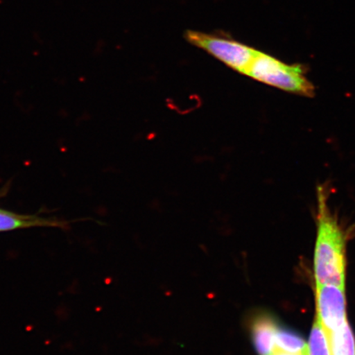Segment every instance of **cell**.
<instances>
[{"instance_id":"cell-6","label":"cell","mask_w":355,"mask_h":355,"mask_svg":"<svg viewBox=\"0 0 355 355\" xmlns=\"http://www.w3.org/2000/svg\"><path fill=\"white\" fill-rule=\"evenodd\" d=\"M277 325L272 318L259 315L252 319L250 332L252 343L259 355L277 354L276 332Z\"/></svg>"},{"instance_id":"cell-7","label":"cell","mask_w":355,"mask_h":355,"mask_svg":"<svg viewBox=\"0 0 355 355\" xmlns=\"http://www.w3.org/2000/svg\"><path fill=\"white\" fill-rule=\"evenodd\" d=\"M332 355H355V340L348 322L328 333Z\"/></svg>"},{"instance_id":"cell-9","label":"cell","mask_w":355,"mask_h":355,"mask_svg":"<svg viewBox=\"0 0 355 355\" xmlns=\"http://www.w3.org/2000/svg\"><path fill=\"white\" fill-rule=\"evenodd\" d=\"M309 355H332L329 336L317 317L311 331Z\"/></svg>"},{"instance_id":"cell-8","label":"cell","mask_w":355,"mask_h":355,"mask_svg":"<svg viewBox=\"0 0 355 355\" xmlns=\"http://www.w3.org/2000/svg\"><path fill=\"white\" fill-rule=\"evenodd\" d=\"M277 353L309 355L308 345L295 333L277 327L276 332Z\"/></svg>"},{"instance_id":"cell-2","label":"cell","mask_w":355,"mask_h":355,"mask_svg":"<svg viewBox=\"0 0 355 355\" xmlns=\"http://www.w3.org/2000/svg\"><path fill=\"white\" fill-rule=\"evenodd\" d=\"M244 75L294 94L307 97L315 95V87L306 77L303 65L287 64L259 51Z\"/></svg>"},{"instance_id":"cell-10","label":"cell","mask_w":355,"mask_h":355,"mask_svg":"<svg viewBox=\"0 0 355 355\" xmlns=\"http://www.w3.org/2000/svg\"><path fill=\"white\" fill-rule=\"evenodd\" d=\"M275 355H298V354H287V353H277Z\"/></svg>"},{"instance_id":"cell-5","label":"cell","mask_w":355,"mask_h":355,"mask_svg":"<svg viewBox=\"0 0 355 355\" xmlns=\"http://www.w3.org/2000/svg\"><path fill=\"white\" fill-rule=\"evenodd\" d=\"M68 222L37 215H21L0 208V232L35 227L66 229Z\"/></svg>"},{"instance_id":"cell-1","label":"cell","mask_w":355,"mask_h":355,"mask_svg":"<svg viewBox=\"0 0 355 355\" xmlns=\"http://www.w3.org/2000/svg\"><path fill=\"white\" fill-rule=\"evenodd\" d=\"M326 189L318 188V237L315 248L314 270L317 286L334 285L345 288V238L336 220L327 205Z\"/></svg>"},{"instance_id":"cell-3","label":"cell","mask_w":355,"mask_h":355,"mask_svg":"<svg viewBox=\"0 0 355 355\" xmlns=\"http://www.w3.org/2000/svg\"><path fill=\"white\" fill-rule=\"evenodd\" d=\"M186 39L237 72L245 74L257 54L255 49L232 39L189 31Z\"/></svg>"},{"instance_id":"cell-4","label":"cell","mask_w":355,"mask_h":355,"mask_svg":"<svg viewBox=\"0 0 355 355\" xmlns=\"http://www.w3.org/2000/svg\"><path fill=\"white\" fill-rule=\"evenodd\" d=\"M317 317L327 334L347 322L344 288L334 285L317 286Z\"/></svg>"}]
</instances>
